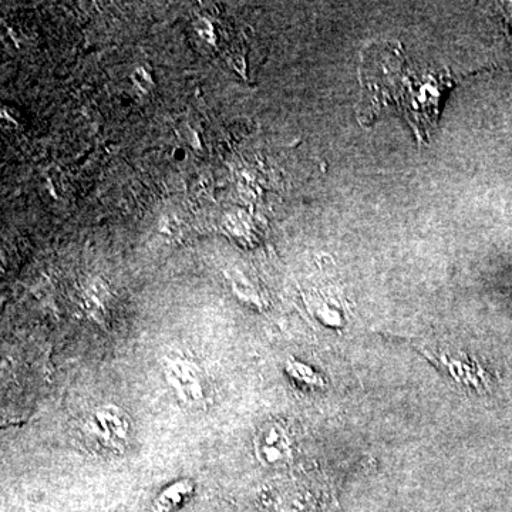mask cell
I'll return each mask as SVG.
<instances>
[{
    "label": "cell",
    "instance_id": "cell-1",
    "mask_svg": "<svg viewBox=\"0 0 512 512\" xmlns=\"http://www.w3.org/2000/svg\"><path fill=\"white\" fill-rule=\"evenodd\" d=\"M362 60L360 79L370 96L369 117L392 104L402 111L420 143L430 140L439 123L441 96L453 86L450 73L412 69L402 49L390 45L370 47Z\"/></svg>",
    "mask_w": 512,
    "mask_h": 512
},
{
    "label": "cell",
    "instance_id": "cell-2",
    "mask_svg": "<svg viewBox=\"0 0 512 512\" xmlns=\"http://www.w3.org/2000/svg\"><path fill=\"white\" fill-rule=\"evenodd\" d=\"M83 433L97 450L120 456L133 437V421L117 404H100L84 417Z\"/></svg>",
    "mask_w": 512,
    "mask_h": 512
},
{
    "label": "cell",
    "instance_id": "cell-3",
    "mask_svg": "<svg viewBox=\"0 0 512 512\" xmlns=\"http://www.w3.org/2000/svg\"><path fill=\"white\" fill-rule=\"evenodd\" d=\"M163 376L178 402L192 410H200L207 406L208 392L207 380L200 365L190 357L174 355L163 360Z\"/></svg>",
    "mask_w": 512,
    "mask_h": 512
},
{
    "label": "cell",
    "instance_id": "cell-4",
    "mask_svg": "<svg viewBox=\"0 0 512 512\" xmlns=\"http://www.w3.org/2000/svg\"><path fill=\"white\" fill-rule=\"evenodd\" d=\"M254 450L256 460L265 467L285 466L292 458L291 439L275 421H268L256 431Z\"/></svg>",
    "mask_w": 512,
    "mask_h": 512
},
{
    "label": "cell",
    "instance_id": "cell-5",
    "mask_svg": "<svg viewBox=\"0 0 512 512\" xmlns=\"http://www.w3.org/2000/svg\"><path fill=\"white\" fill-rule=\"evenodd\" d=\"M195 494L191 478H178L164 487L150 505V512H175L184 507Z\"/></svg>",
    "mask_w": 512,
    "mask_h": 512
},
{
    "label": "cell",
    "instance_id": "cell-6",
    "mask_svg": "<svg viewBox=\"0 0 512 512\" xmlns=\"http://www.w3.org/2000/svg\"><path fill=\"white\" fill-rule=\"evenodd\" d=\"M107 296H109V293L99 281L94 282L86 293L84 308L92 318L99 320V322L104 316V301H106Z\"/></svg>",
    "mask_w": 512,
    "mask_h": 512
},
{
    "label": "cell",
    "instance_id": "cell-7",
    "mask_svg": "<svg viewBox=\"0 0 512 512\" xmlns=\"http://www.w3.org/2000/svg\"><path fill=\"white\" fill-rule=\"evenodd\" d=\"M286 372H288V375L291 376L295 382L306 384V386L316 387L320 384L318 373L312 370L311 367L303 365L301 362H296V360L288 362Z\"/></svg>",
    "mask_w": 512,
    "mask_h": 512
},
{
    "label": "cell",
    "instance_id": "cell-8",
    "mask_svg": "<svg viewBox=\"0 0 512 512\" xmlns=\"http://www.w3.org/2000/svg\"><path fill=\"white\" fill-rule=\"evenodd\" d=\"M498 6H500V10L503 12L505 35H507L512 49V2H501L498 3Z\"/></svg>",
    "mask_w": 512,
    "mask_h": 512
}]
</instances>
